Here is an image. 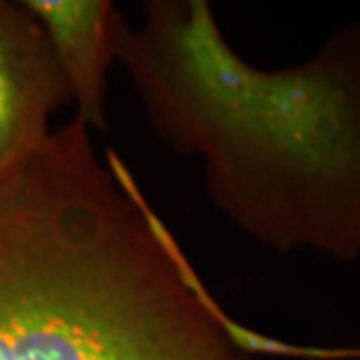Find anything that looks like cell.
Here are the masks:
<instances>
[{"instance_id": "obj_3", "label": "cell", "mask_w": 360, "mask_h": 360, "mask_svg": "<svg viewBox=\"0 0 360 360\" xmlns=\"http://www.w3.org/2000/svg\"><path fill=\"white\" fill-rule=\"evenodd\" d=\"M68 90L51 44L22 2L0 0V179L51 139Z\"/></svg>"}, {"instance_id": "obj_1", "label": "cell", "mask_w": 360, "mask_h": 360, "mask_svg": "<svg viewBox=\"0 0 360 360\" xmlns=\"http://www.w3.org/2000/svg\"><path fill=\"white\" fill-rule=\"evenodd\" d=\"M112 60L158 141L202 165L212 206L278 255L360 258V22L309 60L260 68L232 49L206 0L116 14Z\"/></svg>"}, {"instance_id": "obj_2", "label": "cell", "mask_w": 360, "mask_h": 360, "mask_svg": "<svg viewBox=\"0 0 360 360\" xmlns=\"http://www.w3.org/2000/svg\"><path fill=\"white\" fill-rule=\"evenodd\" d=\"M0 360H250L77 118L0 179Z\"/></svg>"}, {"instance_id": "obj_4", "label": "cell", "mask_w": 360, "mask_h": 360, "mask_svg": "<svg viewBox=\"0 0 360 360\" xmlns=\"http://www.w3.org/2000/svg\"><path fill=\"white\" fill-rule=\"evenodd\" d=\"M51 44L77 120L106 129V72L112 63L116 8L108 0H25Z\"/></svg>"}]
</instances>
